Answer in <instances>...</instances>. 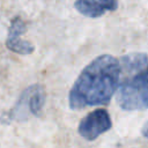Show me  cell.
Returning a JSON list of instances; mask_svg holds the SVG:
<instances>
[{
    "label": "cell",
    "instance_id": "cell-5",
    "mask_svg": "<svg viewBox=\"0 0 148 148\" xmlns=\"http://www.w3.org/2000/svg\"><path fill=\"white\" fill-rule=\"evenodd\" d=\"M25 31V24L20 17H15L9 25L8 37L6 40L7 47L18 54H30L34 51V45L21 38Z\"/></svg>",
    "mask_w": 148,
    "mask_h": 148
},
{
    "label": "cell",
    "instance_id": "cell-2",
    "mask_svg": "<svg viewBox=\"0 0 148 148\" xmlns=\"http://www.w3.org/2000/svg\"><path fill=\"white\" fill-rule=\"evenodd\" d=\"M147 72L142 71L121 83L117 101L124 110H145L147 108Z\"/></svg>",
    "mask_w": 148,
    "mask_h": 148
},
{
    "label": "cell",
    "instance_id": "cell-4",
    "mask_svg": "<svg viewBox=\"0 0 148 148\" xmlns=\"http://www.w3.org/2000/svg\"><path fill=\"white\" fill-rule=\"evenodd\" d=\"M45 94L40 86H31L29 87L21 96L14 109V116L20 118L21 116H27L28 113L38 114L44 105Z\"/></svg>",
    "mask_w": 148,
    "mask_h": 148
},
{
    "label": "cell",
    "instance_id": "cell-7",
    "mask_svg": "<svg viewBox=\"0 0 148 148\" xmlns=\"http://www.w3.org/2000/svg\"><path fill=\"white\" fill-rule=\"evenodd\" d=\"M123 66L125 67L126 71H136V72H142L146 71L147 66V56L145 53H131L126 54L121 59Z\"/></svg>",
    "mask_w": 148,
    "mask_h": 148
},
{
    "label": "cell",
    "instance_id": "cell-1",
    "mask_svg": "<svg viewBox=\"0 0 148 148\" xmlns=\"http://www.w3.org/2000/svg\"><path fill=\"white\" fill-rule=\"evenodd\" d=\"M120 77L119 61L103 54L94 59L79 75L69 91V106L82 109L108 104L114 94Z\"/></svg>",
    "mask_w": 148,
    "mask_h": 148
},
{
    "label": "cell",
    "instance_id": "cell-3",
    "mask_svg": "<svg viewBox=\"0 0 148 148\" xmlns=\"http://www.w3.org/2000/svg\"><path fill=\"white\" fill-rule=\"evenodd\" d=\"M112 126L110 114L104 109H96L88 113L79 124V133L87 140H95Z\"/></svg>",
    "mask_w": 148,
    "mask_h": 148
},
{
    "label": "cell",
    "instance_id": "cell-6",
    "mask_svg": "<svg viewBox=\"0 0 148 148\" xmlns=\"http://www.w3.org/2000/svg\"><path fill=\"white\" fill-rule=\"evenodd\" d=\"M74 7L80 14L95 18L117 9L118 0H76Z\"/></svg>",
    "mask_w": 148,
    "mask_h": 148
}]
</instances>
